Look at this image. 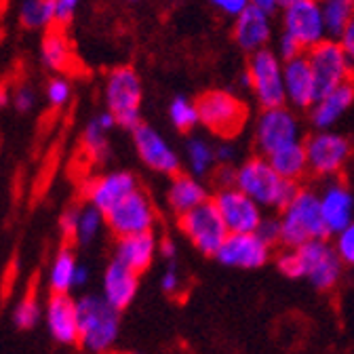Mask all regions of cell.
Wrapping results in <instances>:
<instances>
[{
  "instance_id": "obj_23",
  "label": "cell",
  "mask_w": 354,
  "mask_h": 354,
  "mask_svg": "<svg viewBox=\"0 0 354 354\" xmlns=\"http://www.w3.org/2000/svg\"><path fill=\"white\" fill-rule=\"evenodd\" d=\"M354 104V80L335 86L333 91L321 95L310 108V122L317 131H329Z\"/></svg>"
},
{
  "instance_id": "obj_39",
  "label": "cell",
  "mask_w": 354,
  "mask_h": 354,
  "mask_svg": "<svg viewBox=\"0 0 354 354\" xmlns=\"http://www.w3.org/2000/svg\"><path fill=\"white\" fill-rule=\"evenodd\" d=\"M11 104H13V108H15L17 112L28 114V112H32V110L36 108L38 95H36V91H34V88H32L30 84H19V86L15 88V91H13Z\"/></svg>"
},
{
  "instance_id": "obj_9",
  "label": "cell",
  "mask_w": 354,
  "mask_h": 354,
  "mask_svg": "<svg viewBox=\"0 0 354 354\" xmlns=\"http://www.w3.org/2000/svg\"><path fill=\"white\" fill-rule=\"evenodd\" d=\"M308 171L317 177H335L342 173L352 156V144L346 136L335 131H315L304 142Z\"/></svg>"
},
{
  "instance_id": "obj_46",
  "label": "cell",
  "mask_w": 354,
  "mask_h": 354,
  "mask_svg": "<svg viewBox=\"0 0 354 354\" xmlns=\"http://www.w3.org/2000/svg\"><path fill=\"white\" fill-rule=\"evenodd\" d=\"M295 3H299V0H249L251 7H257V9L270 13V15H274L277 11H283V9H287V7H291Z\"/></svg>"
},
{
  "instance_id": "obj_50",
  "label": "cell",
  "mask_w": 354,
  "mask_h": 354,
  "mask_svg": "<svg viewBox=\"0 0 354 354\" xmlns=\"http://www.w3.org/2000/svg\"><path fill=\"white\" fill-rule=\"evenodd\" d=\"M88 279H91V270L86 268V266H78V272H76V289H80V287H86V283H88Z\"/></svg>"
},
{
  "instance_id": "obj_16",
  "label": "cell",
  "mask_w": 354,
  "mask_h": 354,
  "mask_svg": "<svg viewBox=\"0 0 354 354\" xmlns=\"http://www.w3.org/2000/svg\"><path fill=\"white\" fill-rule=\"evenodd\" d=\"M270 245L266 243L257 232L247 234H228L224 245L219 247L215 259L226 266V268H243V270H257L268 261Z\"/></svg>"
},
{
  "instance_id": "obj_38",
  "label": "cell",
  "mask_w": 354,
  "mask_h": 354,
  "mask_svg": "<svg viewBox=\"0 0 354 354\" xmlns=\"http://www.w3.org/2000/svg\"><path fill=\"white\" fill-rule=\"evenodd\" d=\"M333 247H335L342 263L354 266V219L339 234H335V245Z\"/></svg>"
},
{
  "instance_id": "obj_40",
  "label": "cell",
  "mask_w": 354,
  "mask_h": 354,
  "mask_svg": "<svg viewBox=\"0 0 354 354\" xmlns=\"http://www.w3.org/2000/svg\"><path fill=\"white\" fill-rule=\"evenodd\" d=\"M78 219H80V207H68L59 217V230L64 239H74L78 230Z\"/></svg>"
},
{
  "instance_id": "obj_47",
  "label": "cell",
  "mask_w": 354,
  "mask_h": 354,
  "mask_svg": "<svg viewBox=\"0 0 354 354\" xmlns=\"http://www.w3.org/2000/svg\"><path fill=\"white\" fill-rule=\"evenodd\" d=\"M234 158H236V150L230 144V140H224L219 146H215V162L219 167H232Z\"/></svg>"
},
{
  "instance_id": "obj_24",
  "label": "cell",
  "mask_w": 354,
  "mask_h": 354,
  "mask_svg": "<svg viewBox=\"0 0 354 354\" xmlns=\"http://www.w3.org/2000/svg\"><path fill=\"white\" fill-rule=\"evenodd\" d=\"M156 253H158V241L154 232L122 236L116 241V247H114V259H118L120 263H124L127 268H131L138 274L150 268Z\"/></svg>"
},
{
  "instance_id": "obj_1",
  "label": "cell",
  "mask_w": 354,
  "mask_h": 354,
  "mask_svg": "<svg viewBox=\"0 0 354 354\" xmlns=\"http://www.w3.org/2000/svg\"><path fill=\"white\" fill-rule=\"evenodd\" d=\"M234 188L253 198L259 207L285 209L297 194L299 186L295 182H287L272 169L266 156H253L245 160L234 171Z\"/></svg>"
},
{
  "instance_id": "obj_51",
  "label": "cell",
  "mask_w": 354,
  "mask_h": 354,
  "mask_svg": "<svg viewBox=\"0 0 354 354\" xmlns=\"http://www.w3.org/2000/svg\"><path fill=\"white\" fill-rule=\"evenodd\" d=\"M11 102V97H9V91H7V88L3 86V84H0V110H3L7 104Z\"/></svg>"
},
{
  "instance_id": "obj_33",
  "label": "cell",
  "mask_w": 354,
  "mask_h": 354,
  "mask_svg": "<svg viewBox=\"0 0 354 354\" xmlns=\"http://www.w3.org/2000/svg\"><path fill=\"white\" fill-rule=\"evenodd\" d=\"M19 21L30 30L49 28L55 21V3L53 0H21Z\"/></svg>"
},
{
  "instance_id": "obj_10",
  "label": "cell",
  "mask_w": 354,
  "mask_h": 354,
  "mask_svg": "<svg viewBox=\"0 0 354 354\" xmlns=\"http://www.w3.org/2000/svg\"><path fill=\"white\" fill-rule=\"evenodd\" d=\"M180 228L188 236V241L203 255H209V257L217 255L219 247L224 245V241L230 234L213 201H207L201 207L192 209L190 213L182 215Z\"/></svg>"
},
{
  "instance_id": "obj_27",
  "label": "cell",
  "mask_w": 354,
  "mask_h": 354,
  "mask_svg": "<svg viewBox=\"0 0 354 354\" xmlns=\"http://www.w3.org/2000/svg\"><path fill=\"white\" fill-rule=\"evenodd\" d=\"M72 59H74L72 44H70L68 36L62 30H49L47 34L42 36L40 62H42L44 68L55 72V74H62V72L70 70Z\"/></svg>"
},
{
  "instance_id": "obj_25",
  "label": "cell",
  "mask_w": 354,
  "mask_h": 354,
  "mask_svg": "<svg viewBox=\"0 0 354 354\" xmlns=\"http://www.w3.org/2000/svg\"><path fill=\"white\" fill-rule=\"evenodd\" d=\"M207 201H209L207 188L203 186L198 177H194L190 173H177L171 177L169 190H167V203L173 213L182 217Z\"/></svg>"
},
{
  "instance_id": "obj_42",
  "label": "cell",
  "mask_w": 354,
  "mask_h": 354,
  "mask_svg": "<svg viewBox=\"0 0 354 354\" xmlns=\"http://www.w3.org/2000/svg\"><path fill=\"white\" fill-rule=\"evenodd\" d=\"M257 234L268 243L270 247H274L277 243H281V221L279 219H268L263 217L261 224L257 228Z\"/></svg>"
},
{
  "instance_id": "obj_41",
  "label": "cell",
  "mask_w": 354,
  "mask_h": 354,
  "mask_svg": "<svg viewBox=\"0 0 354 354\" xmlns=\"http://www.w3.org/2000/svg\"><path fill=\"white\" fill-rule=\"evenodd\" d=\"M274 51H277V55H279L283 62H287V59L297 57V55L304 53L299 44H297L289 34H285V32L279 34V38H277V49H274Z\"/></svg>"
},
{
  "instance_id": "obj_4",
  "label": "cell",
  "mask_w": 354,
  "mask_h": 354,
  "mask_svg": "<svg viewBox=\"0 0 354 354\" xmlns=\"http://www.w3.org/2000/svg\"><path fill=\"white\" fill-rule=\"evenodd\" d=\"M104 102L106 110L114 116L118 127L133 131L138 124H142L144 88L140 74L129 66L114 68L106 76Z\"/></svg>"
},
{
  "instance_id": "obj_44",
  "label": "cell",
  "mask_w": 354,
  "mask_h": 354,
  "mask_svg": "<svg viewBox=\"0 0 354 354\" xmlns=\"http://www.w3.org/2000/svg\"><path fill=\"white\" fill-rule=\"evenodd\" d=\"M160 289L167 295H175V293L182 291V277H180V272H177V268H175L173 263L169 266V268L160 277Z\"/></svg>"
},
{
  "instance_id": "obj_17",
  "label": "cell",
  "mask_w": 354,
  "mask_h": 354,
  "mask_svg": "<svg viewBox=\"0 0 354 354\" xmlns=\"http://www.w3.org/2000/svg\"><path fill=\"white\" fill-rule=\"evenodd\" d=\"M136 190H140L136 175L129 171H110V173L97 175L95 180L86 184L84 198H86V205L100 209L106 215Z\"/></svg>"
},
{
  "instance_id": "obj_21",
  "label": "cell",
  "mask_w": 354,
  "mask_h": 354,
  "mask_svg": "<svg viewBox=\"0 0 354 354\" xmlns=\"http://www.w3.org/2000/svg\"><path fill=\"white\" fill-rule=\"evenodd\" d=\"M319 198H321V215L325 221L327 234L329 236L339 234L354 219V196L350 188L344 182L335 180L323 188Z\"/></svg>"
},
{
  "instance_id": "obj_31",
  "label": "cell",
  "mask_w": 354,
  "mask_h": 354,
  "mask_svg": "<svg viewBox=\"0 0 354 354\" xmlns=\"http://www.w3.org/2000/svg\"><path fill=\"white\" fill-rule=\"evenodd\" d=\"M186 165L190 175L203 177L213 171L215 162V146H211L203 138H190L186 142Z\"/></svg>"
},
{
  "instance_id": "obj_3",
  "label": "cell",
  "mask_w": 354,
  "mask_h": 354,
  "mask_svg": "<svg viewBox=\"0 0 354 354\" xmlns=\"http://www.w3.org/2000/svg\"><path fill=\"white\" fill-rule=\"evenodd\" d=\"M281 243L299 247L308 241L327 239V228L321 215V198L313 190H297L295 198L281 211Z\"/></svg>"
},
{
  "instance_id": "obj_45",
  "label": "cell",
  "mask_w": 354,
  "mask_h": 354,
  "mask_svg": "<svg viewBox=\"0 0 354 354\" xmlns=\"http://www.w3.org/2000/svg\"><path fill=\"white\" fill-rule=\"evenodd\" d=\"M53 3H55V21L68 24L78 11L82 0H53Z\"/></svg>"
},
{
  "instance_id": "obj_14",
  "label": "cell",
  "mask_w": 354,
  "mask_h": 354,
  "mask_svg": "<svg viewBox=\"0 0 354 354\" xmlns=\"http://www.w3.org/2000/svg\"><path fill=\"white\" fill-rule=\"evenodd\" d=\"M133 148H136L140 160L154 173L160 175H177L182 167V158L175 148L160 136V131L142 122L131 131Z\"/></svg>"
},
{
  "instance_id": "obj_7",
  "label": "cell",
  "mask_w": 354,
  "mask_h": 354,
  "mask_svg": "<svg viewBox=\"0 0 354 354\" xmlns=\"http://www.w3.org/2000/svg\"><path fill=\"white\" fill-rule=\"evenodd\" d=\"M301 142V124L293 108L279 106L266 108L255 122V148L259 156H272L274 152Z\"/></svg>"
},
{
  "instance_id": "obj_30",
  "label": "cell",
  "mask_w": 354,
  "mask_h": 354,
  "mask_svg": "<svg viewBox=\"0 0 354 354\" xmlns=\"http://www.w3.org/2000/svg\"><path fill=\"white\" fill-rule=\"evenodd\" d=\"M329 38H339L354 17V0H319Z\"/></svg>"
},
{
  "instance_id": "obj_32",
  "label": "cell",
  "mask_w": 354,
  "mask_h": 354,
  "mask_svg": "<svg viewBox=\"0 0 354 354\" xmlns=\"http://www.w3.org/2000/svg\"><path fill=\"white\" fill-rule=\"evenodd\" d=\"M167 114H169V122L173 124V129H177L180 133H192L201 124L198 106L194 100L186 95H175L169 102Z\"/></svg>"
},
{
  "instance_id": "obj_48",
  "label": "cell",
  "mask_w": 354,
  "mask_h": 354,
  "mask_svg": "<svg viewBox=\"0 0 354 354\" xmlns=\"http://www.w3.org/2000/svg\"><path fill=\"white\" fill-rule=\"evenodd\" d=\"M339 44L344 47V51H346V55L354 62V17H352V21L346 26V30L339 34Z\"/></svg>"
},
{
  "instance_id": "obj_43",
  "label": "cell",
  "mask_w": 354,
  "mask_h": 354,
  "mask_svg": "<svg viewBox=\"0 0 354 354\" xmlns=\"http://www.w3.org/2000/svg\"><path fill=\"white\" fill-rule=\"evenodd\" d=\"M209 3L219 13H224L228 17H234V19L249 7V0H209Z\"/></svg>"
},
{
  "instance_id": "obj_34",
  "label": "cell",
  "mask_w": 354,
  "mask_h": 354,
  "mask_svg": "<svg viewBox=\"0 0 354 354\" xmlns=\"http://www.w3.org/2000/svg\"><path fill=\"white\" fill-rule=\"evenodd\" d=\"M106 226V215L91 207V205H82L80 207V219H78V230H76V236L74 241L78 245H88L97 239V234L102 232V228Z\"/></svg>"
},
{
  "instance_id": "obj_5",
  "label": "cell",
  "mask_w": 354,
  "mask_h": 354,
  "mask_svg": "<svg viewBox=\"0 0 354 354\" xmlns=\"http://www.w3.org/2000/svg\"><path fill=\"white\" fill-rule=\"evenodd\" d=\"M201 124L221 140H232L245 129L249 110L241 97L224 88H213L196 100Z\"/></svg>"
},
{
  "instance_id": "obj_18",
  "label": "cell",
  "mask_w": 354,
  "mask_h": 354,
  "mask_svg": "<svg viewBox=\"0 0 354 354\" xmlns=\"http://www.w3.org/2000/svg\"><path fill=\"white\" fill-rule=\"evenodd\" d=\"M283 78H285V97L289 108L310 110L315 106V102L319 100V91L306 53L283 62Z\"/></svg>"
},
{
  "instance_id": "obj_2",
  "label": "cell",
  "mask_w": 354,
  "mask_h": 354,
  "mask_svg": "<svg viewBox=\"0 0 354 354\" xmlns=\"http://www.w3.org/2000/svg\"><path fill=\"white\" fill-rule=\"evenodd\" d=\"M78 344L93 352H108L120 333V313L112 308L102 293H86L76 299Z\"/></svg>"
},
{
  "instance_id": "obj_22",
  "label": "cell",
  "mask_w": 354,
  "mask_h": 354,
  "mask_svg": "<svg viewBox=\"0 0 354 354\" xmlns=\"http://www.w3.org/2000/svg\"><path fill=\"white\" fill-rule=\"evenodd\" d=\"M140 289V274L127 268L118 259H112L102 277V297L122 313L124 308L133 304Z\"/></svg>"
},
{
  "instance_id": "obj_12",
  "label": "cell",
  "mask_w": 354,
  "mask_h": 354,
  "mask_svg": "<svg viewBox=\"0 0 354 354\" xmlns=\"http://www.w3.org/2000/svg\"><path fill=\"white\" fill-rule=\"evenodd\" d=\"M281 13L283 32L299 44L304 53L329 38L319 0H299V3L283 9Z\"/></svg>"
},
{
  "instance_id": "obj_26",
  "label": "cell",
  "mask_w": 354,
  "mask_h": 354,
  "mask_svg": "<svg viewBox=\"0 0 354 354\" xmlns=\"http://www.w3.org/2000/svg\"><path fill=\"white\" fill-rule=\"evenodd\" d=\"M118 127L114 116L104 110L100 114H95L91 120H88L82 129V148L84 152L91 156L95 162H106L112 154L110 148V131Z\"/></svg>"
},
{
  "instance_id": "obj_8",
  "label": "cell",
  "mask_w": 354,
  "mask_h": 354,
  "mask_svg": "<svg viewBox=\"0 0 354 354\" xmlns=\"http://www.w3.org/2000/svg\"><path fill=\"white\" fill-rule=\"evenodd\" d=\"M308 64L313 68L319 97L333 91L335 86L354 80V62L346 55L339 40L327 38L317 47L306 51Z\"/></svg>"
},
{
  "instance_id": "obj_13",
  "label": "cell",
  "mask_w": 354,
  "mask_h": 354,
  "mask_svg": "<svg viewBox=\"0 0 354 354\" xmlns=\"http://www.w3.org/2000/svg\"><path fill=\"white\" fill-rule=\"evenodd\" d=\"M304 277L321 291H329L337 285L342 277V259L333 245H329L325 239L308 241L299 247H295Z\"/></svg>"
},
{
  "instance_id": "obj_6",
  "label": "cell",
  "mask_w": 354,
  "mask_h": 354,
  "mask_svg": "<svg viewBox=\"0 0 354 354\" xmlns=\"http://www.w3.org/2000/svg\"><path fill=\"white\" fill-rule=\"evenodd\" d=\"M245 72L249 78V91L253 93V97L261 106V110L287 106L283 59L277 55L274 49L268 47L257 53H251Z\"/></svg>"
},
{
  "instance_id": "obj_28",
  "label": "cell",
  "mask_w": 354,
  "mask_h": 354,
  "mask_svg": "<svg viewBox=\"0 0 354 354\" xmlns=\"http://www.w3.org/2000/svg\"><path fill=\"white\" fill-rule=\"evenodd\" d=\"M78 259L70 247H62L49 268V289L57 295H70L76 289V272H78Z\"/></svg>"
},
{
  "instance_id": "obj_19",
  "label": "cell",
  "mask_w": 354,
  "mask_h": 354,
  "mask_svg": "<svg viewBox=\"0 0 354 354\" xmlns=\"http://www.w3.org/2000/svg\"><path fill=\"white\" fill-rule=\"evenodd\" d=\"M232 36L234 42L239 44V49L245 53H257L261 49L270 47V40L274 36V24L272 15L266 13L257 7H247L232 26Z\"/></svg>"
},
{
  "instance_id": "obj_37",
  "label": "cell",
  "mask_w": 354,
  "mask_h": 354,
  "mask_svg": "<svg viewBox=\"0 0 354 354\" xmlns=\"http://www.w3.org/2000/svg\"><path fill=\"white\" fill-rule=\"evenodd\" d=\"M277 268L283 277L287 279H304V270H301V261L295 249L285 247V251L277 257Z\"/></svg>"
},
{
  "instance_id": "obj_36",
  "label": "cell",
  "mask_w": 354,
  "mask_h": 354,
  "mask_svg": "<svg viewBox=\"0 0 354 354\" xmlns=\"http://www.w3.org/2000/svg\"><path fill=\"white\" fill-rule=\"evenodd\" d=\"M44 97L51 108H66L72 102V82L62 74L53 76L44 86Z\"/></svg>"
},
{
  "instance_id": "obj_15",
  "label": "cell",
  "mask_w": 354,
  "mask_h": 354,
  "mask_svg": "<svg viewBox=\"0 0 354 354\" xmlns=\"http://www.w3.org/2000/svg\"><path fill=\"white\" fill-rule=\"evenodd\" d=\"M213 205L217 207L230 234L257 232L261 219H263L261 207L234 186L219 188V192L213 198Z\"/></svg>"
},
{
  "instance_id": "obj_20",
  "label": "cell",
  "mask_w": 354,
  "mask_h": 354,
  "mask_svg": "<svg viewBox=\"0 0 354 354\" xmlns=\"http://www.w3.org/2000/svg\"><path fill=\"white\" fill-rule=\"evenodd\" d=\"M44 325L49 335L64 346L78 344V313L76 299L72 295H57L51 293L44 306Z\"/></svg>"
},
{
  "instance_id": "obj_49",
  "label": "cell",
  "mask_w": 354,
  "mask_h": 354,
  "mask_svg": "<svg viewBox=\"0 0 354 354\" xmlns=\"http://www.w3.org/2000/svg\"><path fill=\"white\" fill-rule=\"evenodd\" d=\"M158 253L167 259V261H175V257H177V245H175V241H171V239H162L160 243H158Z\"/></svg>"
},
{
  "instance_id": "obj_29",
  "label": "cell",
  "mask_w": 354,
  "mask_h": 354,
  "mask_svg": "<svg viewBox=\"0 0 354 354\" xmlns=\"http://www.w3.org/2000/svg\"><path fill=\"white\" fill-rule=\"evenodd\" d=\"M272 169L287 182H299L301 177L308 173V158H306V150H304V142L287 146L279 152H274L272 156H268Z\"/></svg>"
},
{
  "instance_id": "obj_35",
  "label": "cell",
  "mask_w": 354,
  "mask_h": 354,
  "mask_svg": "<svg viewBox=\"0 0 354 354\" xmlns=\"http://www.w3.org/2000/svg\"><path fill=\"white\" fill-rule=\"evenodd\" d=\"M44 319V306L36 295H26L13 310V323L17 329H34Z\"/></svg>"
},
{
  "instance_id": "obj_11",
  "label": "cell",
  "mask_w": 354,
  "mask_h": 354,
  "mask_svg": "<svg viewBox=\"0 0 354 354\" xmlns=\"http://www.w3.org/2000/svg\"><path fill=\"white\" fill-rule=\"evenodd\" d=\"M154 224H156V209L144 190H136L124 201H120L112 211L106 213V226L118 239L152 232Z\"/></svg>"
}]
</instances>
